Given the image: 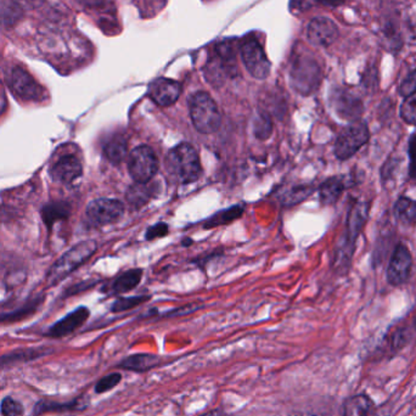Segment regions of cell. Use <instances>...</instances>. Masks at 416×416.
I'll return each mask as SVG.
<instances>
[{
	"mask_svg": "<svg viewBox=\"0 0 416 416\" xmlns=\"http://www.w3.org/2000/svg\"><path fill=\"white\" fill-rule=\"evenodd\" d=\"M157 195V185L155 183H134L125 194V200L132 209H140Z\"/></svg>",
	"mask_w": 416,
	"mask_h": 416,
	"instance_id": "obj_16",
	"label": "cell"
},
{
	"mask_svg": "<svg viewBox=\"0 0 416 416\" xmlns=\"http://www.w3.org/2000/svg\"><path fill=\"white\" fill-rule=\"evenodd\" d=\"M98 250V245L93 240L80 242L71 250L67 251L58 262L55 263L51 271L46 276V283L49 286H54L56 284L63 281L67 275L71 274L79 266H82L84 262L92 257Z\"/></svg>",
	"mask_w": 416,
	"mask_h": 416,
	"instance_id": "obj_4",
	"label": "cell"
},
{
	"mask_svg": "<svg viewBox=\"0 0 416 416\" xmlns=\"http://www.w3.org/2000/svg\"><path fill=\"white\" fill-rule=\"evenodd\" d=\"M158 363H160V358L154 354H134L125 358L121 363V366L125 370L142 373V371L151 370L152 368L158 365Z\"/></svg>",
	"mask_w": 416,
	"mask_h": 416,
	"instance_id": "obj_22",
	"label": "cell"
},
{
	"mask_svg": "<svg viewBox=\"0 0 416 416\" xmlns=\"http://www.w3.org/2000/svg\"><path fill=\"white\" fill-rule=\"evenodd\" d=\"M190 244H192V239H187V240H184V241H183L184 246L190 245Z\"/></svg>",
	"mask_w": 416,
	"mask_h": 416,
	"instance_id": "obj_40",
	"label": "cell"
},
{
	"mask_svg": "<svg viewBox=\"0 0 416 416\" xmlns=\"http://www.w3.org/2000/svg\"><path fill=\"white\" fill-rule=\"evenodd\" d=\"M66 206L63 204H54V206H49L46 207L44 211V219H46V224H51V222L55 219H63L68 216V209Z\"/></svg>",
	"mask_w": 416,
	"mask_h": 416,
	"instance_id": "obj_30",
	"label": "cell"
},
{
	"mask_svg": "<svg viewBox=\"0 0 416 416\" xmlns=\"http://www.w3.org/2000/svg\"><path fill=\"white\" fill-rule=\"evenodd\" d=\"M370 139L369 128L365 122L354 121L345 127L335 142L333 152L340 161L353 157Z\"/></svg>",
	"mask_w": 416,
	"mask_h": 416,
	"instance_id": "obj_5",
	"label": "cell"
},
{
	"mask_svg": "<svg viewBox=\"0 0 416 416\" xmlns=\"http://www.w3.org/2000/svg\"><path fill=\"white\" fill-rule=\"evenodd\" d=\"M242 61L245 63L247 71L254 78L266 79L271 72V63L266 58L262 46L256 41L246 42L241 48Z\"/></svg>",
	"mask_w": 416,
	"mask_h": 416,
	"instance_id": "obj_9",
	"label": "cell"
},
{
	"mask_svg": "<svg viewBox=\"0 0 416 416\" xmlns=\"http://www.w3.org/2000/svg\"><path fill=\"white\" fill-rule=\"evenodd\" d=\"M104 154L110 162L120 165L128 155V142L123 134H115L104 145Z\"/></svg>",
	"mask_w": 416,
	"mask_h": 416,
	"instance_id": "obj_18",
	"label": "cell"
},
{
	"mask_svg": "<svg viewBox=\"0 0 416 416\" xmlns=\"http://www.w3.org/2000/svg\"><path fill=\"white\" fill-rule=\"evenodd\" d=\"M370 204L366 201H355L350 204L348 216H347V224L345 232L340 240V245L336 247L335 257H333V266L338 269H348L352 261L355 242L359 234L362 233L363 228L365 227L366 222L369 219Z\"/></svg>",
	"mask_w": 416,
	"mask_h": 416,
	"instance_id": "obj_1",
	"label": "cell"
},
{
	"mask_svg": "<svg viewBox=\"0 0 416 416\" xmlns=\"http://www.w3.org/2000/svg\"><path fill=\"white\" fill-rule=\"evenodd\" d=\"M128 170L134 183H149L158 172V160L150 146H137L128 157Z\"/></svg>",
	"mask_w": 416,
	"mask_h": 416,
	"instance_id": "obj_6",
	"label": "cell"
},
{
	"mask_svg": "<svg viewBox=\"0 0 416 416\" xmlns=\"http://www.w3.org/2000/svg\"><path fill=\"white\" fill-rule=\"evenodd\" d=\"M122 375L120 373H113V374L106 375L105 378L96 383L95 392L96 393H105L113 388H116L118 383H121Z\"/></svg>",
	"mask_w": 416,
	"mask_h": 416,
	"instance_id": "obj_29",
	"label": "cell"
},
{
	"mask_svg": "<svg viewBox=\"0 0 416 416\" xmlns=\"http://www.w3.org/2000/svg\"><path fill=\"white\" fill-rule=\"evenodd\" d=\"M83 173V167L75 155H66L55 163L51 175L60 183L70 184L78 180Z\"/></svg>",
	"mask_w": 416,
	"mask_h": 416,
	"instance_id": "obj_14",
	"label": "cell"
},
{
	"mask_svg": "<svg viewBox=\"0 0 416 416\" xmlns=\"http://www.w3.org/2000/svg\"><path fill=\"white\" fill-rule=\"evenodd\" d=\"M142 271L139 268L122 273L120 276H117L116 279L113 280L111 292L115 295H121V293L132 291L142 281Z\"/></svg>",
	"mask_w": 416,
	"mask_h": 416,
	"instance_id": "obj_19",
	"label": "cell"
},
{
	"mask_svg": "<svg viewBox=\"0 0 416 416\" xmlns=\"http://www.w3.org/2000/svg\"><path fill=\"white\" fill-rule=\"evenodd\" d=\"M201 416H225L221 410H212V412H206L204 415Z\"/></svg>",
	"mask_w": 416,
	"mask_h": 416,
	"instance_id": "obj_39",
	"label": "cell"
},
{
	"mask_svg": "<svg viewBox=\"0 0 416 416\" xmlns=\"http://www.w3.org/2000/svg\"><path fill=\"white\" fill-rule=\"evenodd\" d=\"M345 177H331L325 180L319 187V197L324 206H331L340 200L342 194L347 189Z\"/></svg>",
	"mask_w": 416,
	"mask_h": 416,
	"instance_id": "obj_17",
	"label": "cell"
},
{
	"mask_svg": "<svg viewBox=\"0 0 416 416\" xmlns=\"http://www.w3.org/2000/svg\"><path fill=\"white\" fill-rule=\"evenodd\" d=\"M373 408V402L365 395H357L345 400L342 405L343 416H366Z\"/></svg>",
	"mask_w": 416,
	"mask_h": 416,
	"instance_id": "obj_23",
	"label": "cell"
},
{
	"mask_svg": "<svg viewBox=\"0 0 416 416\" xmlns=\"http://www.w3.org/2000/svg\"><path fill=\"white\" fill-rule=\"evenodd\" d=\"M125 214V204L116 199H96L87 206V217L93 224L108 225L120 221Z\"/></svg>",
	"mask_w": 416,
	"mask_h": 416,
	"instance_id": "obj_7",
	"label": "cell"
},
{
	"mask_svg": "<svg viewBox=\"0 0 416 416\" xmlns=\"http://www.w3.org/2000/svg\"><path fill=\"white\" fill-rule=\"evenodd\" d=\"M78 407L77 402H72V403H53V402H41V403L36 405V414H43V412H65V410H72Z\"/></svg>",
	"mask_w": 416,
	"mask_h": 416,
	"instance_id": "obj_28",
	"label": "cell"
},
{
	"mask_svg": "<svg viewBox=\"0 0 416 416\" xmlns=\"http://www.w3.org/2000/svg\"><path fill=\"white\" fill-rule=\"evenodd\" d=\"M416 92V70L404 79L403 83L400 84V93L402 96L410 95Z\"/></svg>",
	"mask_w": 416,
	"mask_h": 416,
	"instance_id": "obj_34",
	"label": "cell"
},
{
	"mask_svg": "<svg viewBox=\"0 0 416 416\" xmlns=\"http://www.w3.org/2000/svg\"><path fill=\"white\" fill-rule=\"evenodd\" d=\"M24 412L21 403L13 400L11 397H6L1 402V414L4 416H21Z\"/></svg>",
	"mask_w": 416,
	"mask_h": 416,
	"instance_id": "obj_31",
	"label": "cell"
},
{
	"mask_svg": "<svg viewBox=\"0 0 416 416\" xmlns=\"http://www.w3.org/2000/svg\"><path fill=\"white\" fill-rule=\"evenodd\" d=\"M273 133L271 117L266 113H259L254 122V137L259 140H266Z\"/></svg>",
	"mask_w": 416,
	"mask_h": 416,
	"instance_id": "obj_25",
	"label": "cell"
},
{
	"mask_svg": "<svg viewBox=\"0 0 416 416\" xmlns=\"http://www.w3.org/2000/svg\"><path fill=\"white\" fill-rule=\"evenodd\" d=\"M412 257L410 251L403 244L395 247L388 263V281L391 286H402L407 283L412 273Z\"/></svg>",
	"mask_w": 416,
	"mask_h": 416,
	"instance_id": "obj_8",
	"label": "cell"
},
{
	"mask_svg": "<svg viewBox=\"0 0 416 416\" xmlns=\"http://www.w3.org/2000/svg\"><path fill=\"white\" fill-rule=\"evenodd\" d=\"M397 221L404 225H414L416 223V201L412 200L408 196H400L395 201L393 207Z\"/></svg>",
	"mask_w": 416,
	"mask_h": 416,
	"instance_id": "obj_20",
	"label": "cell"
},
{
	"mask_svg": "<svg viewBox=\"0 0 416 416\" xmlns=\"http://www.w3.org/2000/svg\"><path fill=\"white\" fill-rule=\"evenodd\" d=\"M182 94V87L178 82L170 78H157L149 87V96L155 104L161 108H168L175 104Z\"/></svg>",
	"mask_w": 416,
	"mask_h": 416,
	"instance_id": "obj_11",
	"label": "cell"
},
{
	"mask_svg": "<svg viewBox=\"0 0 416 416\" xmlns=\"http://www.w3.org/2000/svg\"><path fill=\"white\" fill-rule=\"evenodd\" d=\"M242 214H244V207L240 204H235L232 207L225 208L223 211L216 213L211 218H208L207 221L204 222V229H213L217 227L230 224L234 221L239 219Z\"/></svg>",
	"mask_w": 416,
	"mask_h": 416,
	"instance_id": "obj_21",
	"label": "cell"
},
{
	"mask_svg": "<svg viewBox=\"0 0 416 416\" xmlns=\"http://www.w3.org/2000/svg\"><path fill=\"white\" fill-rule=\"evenodd\" d=\"M151 296H134V297H121L113 304V313L125 312L130 309L135 308L137 306L142 303H145L146 301H149Z\"/></svg>",
	"mask_w": 416,
	"mask_h": 416,
	"instance_id": "obj_26",
	"label": "cell"
},
{
	"mask_svg": "<svg viewBox=\"0 0 416 416\" xmlns=\"http://www.w3.org/2000/svg\"><path fill=\"white\" fill-rule=\"evenodd\" d=\"M395 161H393V160H390V161H388V163H386V165H385V166H383V180H390V178H391L392 177V172H393V170H395Z\"/></svg>",
	"mask_w": 416,
	"mask_h": 416,
	"instance_id": "obj_37",
	"label": "cell"
},
{
	"mask_svg": "<svg viewBox=\"0 0 416 416\" xmlns=\"http://www.w3.org/2000/svg\"><path fill=\"white\" fill-rule=\"evenodd\" d=\"M168 233H170V227L166 223L161 222V223L151 225L147 228L145 233V239L147 241H152V240L158 239V237L166 236Z\"/></svg>",
	"mask_w": 416,
	"mask_h": 416,
	"instance_id": "obj_32",
	"label": "cell"
},
{
	"mask_svg": "<svg viewBox=\"0 0 416 416\" xmlns=\"http://www.w3.org/2000/svg\"><path fill=\"white\" fill-rule=\"evenodd\" d=\"M316 3V0H291V6L298 11H304L312 8Z\"/></svg>",
	"mask_w": 416,
	"mask_h": 416,
	"instance_id": "obj_36",
	"label": "cell"
},
{
	"mask_svg": "<svg viewBox=\"0 0 416 416\" xmlns=\"http://www.w3.org/2000/svg\"><path fill=\"white\" fill-rule=\"evenodd\" d=\"M321 4L328 5V6H338L342 4L345 0H319Z\"/></svg>",
	"mask_w": 416,
	"mask_h": 416,
	"instance_id": "obj_38",
	"label": "cell"
},
{
	"mask_svg": "<svg viewBox=\"0 0 416 416\" xmlns=\"http://www.w3.org/2000/svg\"><path fill=\"white\" fill-rule=\"evenodd\" d=\"M44 0H14L15 4L19 5L20 8L28 9V10H33L43 4Z\"/></svg>",
	"mask_w": 416,
	"mask_h": 416,
	"instance_id": "obj_35",
	"label": "cell"
},
{
	"mask_svg": "<svg viewBox=\"0 0 416 416\" xmlns=\"http://www.w3.org/2000/svg\"><path fill=\"white\" fill-rule=\"evenodd\" d=\"M338 29L331 20L326 17H316L308 25L307 37L316 46H328L336 41Z\"/></svg>",
	"mask_w": 416,
	"mask_h": 416,
	"instance_id": "obj_12",
	"label": "cell"
},
{
	"mask_svg": "<svg viewBox=\"0 0 416 416\" xmlns=\"http://www.w3.org/2000/svg\"><path fill=\"white\" fill-rule=\"evenodd\" d=\"M89 316V311L85 307L76 309L75 312L70 313L63 319L58 321L56 324L49 330V336L51 338H63L66 335L73 333L79 326L84 324Z\"/></svg>",
	"mask_w": 416,
	"mask_h": 416,
	"instance_id": "obj_15",
	"label": "cell"
},
{
	"mask_svg": "<svg viewBox=\"0 0 416 416\" xmlns=\"http://www.w3.org/2000/svg\"><path fill=\"white\" fill-rule=\"evenodd\" d=\"M314 192L313 185H297V187H290L281 196V201L285 206H295L307 200V197Z\"/></svg>",
	"mask_w": 416,
	"mask_h": 416,
	"instance_id": "obj_24",
	"label": "cell"
},
{
	"mask_svg": "<svg viewBox=\"0 0 416 416\" xmlns=\"http://www.w3.org/2000/svg\"><path fill=\"white\" fill-rule=\"evenodd\" d=\"M10 85L13 92L24 100H41L44 96L43 88L21 67L14 68L10 77Z\"/></svg>",
	"mask_w": 416,
	"mask_h": 416,
	"instance_id": "obj_10",
	"label": "cell"
},
{
	"mask_svg": "<svg viewBox=\"0 0 416 416\" xmlns=\"http://www.w3.org/2000/svg\"><path fill=\"white\" fill-rule=\"evenodd\" d=\"M409 177L416 180V133L412 134L409 140Z\"/></svg>",
	"mask_w": 416,
	"mask_h": 416,
	"instance_id": "obj_33",
	"label": "cell"
},
{
	"mask_svg": "<svg viewBox=\"0 0 416 416\" xmlns=\"http://www.w3.org/2000/svg\"><path fill=\"white\" fill-rule=\"evenodd\" d=\"M189 110L192 125L199 133L211 134L219 130L222 116L219 108L212 96L204 92H199L189 101Z\"/></svg>",
	"mask_w": 416,
	"mask_h": 416,
	"instance_id": "obj_3",
	"label": "cell"
},
{
	"mask_svg": "<svg viewBox=\"0 0 416 416\" xmlns=\"http://www.w3.org/2000/svg\"><path fill=\"white\" fill-rule=\"evenodd\" d=\"M400 117L405 123L416 125V92L405 98L400 106Z\"/></svg>",
	"mask_w": 416,
	"mask_h": 416,
	"instance_id": "obj_27",
	"label": "cell"
},
{
	"mask_svg": "<svg viewBox=\"0 0 416 416\" xmlns=\"http://www.w3.org/2000/svg\"><path fill=\"white\" fill-rule=\"evenodd\" d=\"M331 103L335 113L347 121H358L364 111L360 99L345 90H338Z\"/></svg>",
	"mask_w": 416,
	"mask_h": 416,
	"instance_id": "obj_13",
	"label": "cell"
},
{
	"mask_svg": "<svg viewBox=\"0 0 416 416\" xmlns=\"http://www.w3.org/2000/svg\"><path fill=\"white\" fill-rule=\"evenodd\" d=\"M165 166L171 180L182 185L195 183L202 175L197 151L187 142H182L167 154Z\"/></svg>",
	"mask_w": 416,
	"mask_h": 416,
	"instance_id": "obj_2",
	"label": "cell"
}]
</instances>
